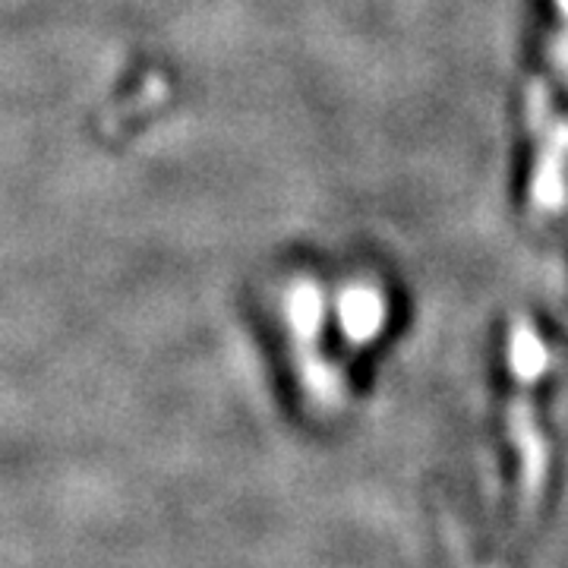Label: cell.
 I'll list each match as a JSON object with an SVG mask.
<instances>
[{
	"label": "cell",
	"mask_w": 568,
	"mask_h": 568,
	"mask_svg": "<svg viewBox=\"0 0 568 568\" xmlns=\"http://www.w3.org/2000/svg\"><path fill=\"white\" fill-rule=\"evenodd\" d=\"M284 316L291 325V345L297 357V373L304 392L323 407V410H338L345 402V376L338 366H332L320 354V335L325 323V297L323 287L316 282H294L284 301Z\"/></svg>",
	"instance_id": "obj_1"
},
{
	"label": "cell",
	"mask_w": 568,
	"mask_h": 568,
	"mask_svg": "<svg viewBox=\"0 0 568 568\" xmlns=\"http://www.w3.org/2000/svg\"><path fill=\"white\" fill-rule=\"evenodd\" d=\"M338 323L347 342L366 345L386 325V297L373 284H351L338 294Z\"/></svg>",
	"instance_id": "obj_4"
},
{
	"label": "cell",
	"mask_w": 568,
	"mask_h": 568,
	"mask_svg": "<svg viewBox=\"0 0 568 568\" xmlns=\"http://www.w3.org/2000/svg\"><path fill=\"white\" fill-rule=\"evenodd\" d=\"M508 366L515 373V379L521 383H537L549 366V351L540 338V332L534 328L530 320H518L511 325V338H508Z\"/></svg>",
	"instance_id": "obj_5"
},
{
	"label": "cell",
	"mask_w": 568,
	"mask_h": 568,
	"mask_svg": "<svg viewBox=\"0 0 568 568\" xmlns=\"http://www.w3.org/2000/svg\"><path fill=\"white\" fill-rule=\"evenodd\" d=\"M534 383L518 379V392L508 405V439L518 452V534H528L544 499L549 474V448L534 417Z\"/></svg>",
	"instance_id": "obj_2"
},
{
	"label": "cell",
	"mask_w": 568,
	"mask_h": 568,
	"mask_svg": "<svg viewBox=\"0 0 568 568\" xmlns=\"http://www.w3.org/2000/svg\"><path fill=\"white\" fill-rule=\"evenodd\" d=\"M556 7H559V13L568 20V0H556Z\"/></svg>",
	"instance_id": "obj_8"
},
{
	"label": "cell",
	"mask_w": 568,
	"mask_h": 568,
	"mask_svg": "<svg viewBox=\"0 0 568 568\" xmlns=\"http://www.w3.org/2000/svg\"><path fill=\"white\" fill-rule=\"evenodd\" d=\"M568 203V118L552 121L544 133V149L534 168L530 205L540 215H559Z\"/></svg>",
	"instance_id": "obj_3"
},
{
	"label": "cell",
	"mask_w": 568,
	"mask_h": 568,
	"mask_svg": "<svg viewBox=\"0 0 568 568\" xmlns=\"http://www.w3.org/2000/svg\"><path fill=\"white\" fill-rule=\"evenodd\" d=\"M525 99H528V102H525V111H528L530 133L544 136L547 126L552 123V99H549L547 82H530Z\"/></svg>",
	"instance_id": "obj_6"
},
{
	"label": "cell",
	"mask_w": 568,
	"mask_h": 568,
	"mask_svg": "<svg viewBox=\"0 0 568 568\" xmlns=\"http://www.w3.org/2000/svg\"><path fill=\"white\" fill-rule=\"evenodd\" d=\"M552 67L568 80V29L552 41Z\"/></svg>",
	"instance_id": "obj_7"
}]
</instances>
